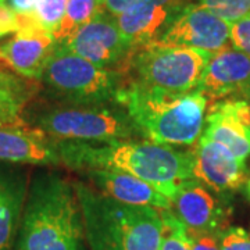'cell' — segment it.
<instances>
[{"label":"cell","mask_w":250,"mask_h":250,"mask_svg":"<svg viewBox=\"0 0 250 250\" xmlns=\"http://www.w3.org/2000/svg\"><path fill=\"white\" fill-rule=\"evenodd\" d=\"M39 83L0 70V128L27 125L24 113L34 100Z\"/></svg>","instance_id":"d6986e66"},{"label":"cell","mask_w":250,"mask_h":250,"mask_svg":"<svg viewBox=\"0 0 250 250\" xmlns=\"http://www.w3.org/2000/svg\"><path fill=\"white\" fill-rule=\"evenodd\" d=\"M211 56L193 47L152 42L135 49L123 75L142 86L187 93L199 88Z\"/></svg>","instance_id":"52a82bcc"},{"label":"cell","mask_w":250,"mask_h":250,"mask_svg":"<svg viewBox=\"0 0 250 250\" xmlns=\"http://www.w3.org/2000/svg\"><path fill=\"white\" fill-rule=\"evenodd\" d=\"M246 192H248V196L250 197V181L248 182V187H246Z\"/></svg>","instance_id":"f546056e"},{"label":"cell","mask_w":250,"mask_h":250,"mask_svg":"<svg viewBox=\"0 0 250 250\" xmlns=\"http://www.w3.org/2000/svg\"><path fill=\"white\" fill-rule=\"evenodd\" d=\"M163 232L159 250H190L188 228L172 213V210H160Z\"/></svg>","instance_id":"44dd1931"},{"label":"cell","mask_w":250,"mask_h":250,"mask_svg":"<svg viewBox=\"0 0 250 250\" xmlns=\"http://www.w3.org/2000/svg\"><path fill=\"white\" fill-rule=\"evenodd\" d=\"M31 110H34L31 114L24 113L27 125L56 139L108 143L142 136L126 110L118 103L74 106L52 102Z\"/></svg>","instance_id":"5b68a950"},{"label":"cell","mask_w":250,"mask_h":250,"mask_svg":"<svg viewBox=\"0 0 250 250\" xmlns=\"http://www.w3.org/2000/svg\"><path fill=\"white\" fill-rule=\"evenodd\" d=\"M4 3L17 14L35 13L36 0H4Z\"/></svg>","instance_id":"f1b7e54d"},{"label":"cell","mask_w":250,"mask_h":250,"mask_svg":"<svg viewBox=\"0 0 250 250\" xmlns=\"http://www.w3.org/2000/svg\"><path fill=\"white\" fill-rule=\"evenodd\" d=\"M116 102L147 141L167 146H193L205 128L207 98L199 89L175 93L125 80Z\"/></svg>","instance_id":"3957f363"},{"label":"cell","mask_w":250,"mask_h":250,"mask_svg":"<svg viewBox=\"0 0 250 250\" xmlns=\"http://www.w3.org/2000/svg\"><path fill=\"white\" fill-rule=\"evenodd\" d=\"M103 9L100 0H68L62 24L54 32V39L59 43L67 42L81 27L88 24Z\"/></svg>","instance_id":"ffe728a7"},{"label":"cell","mask_w":250,"mask_h":250,"mask_svg":"<svg viewBox=\"0 0 250 250\" xmlns=\"http://www.w3.org/2000/svg\"><path fill=\"white\" fill-rule=\"evenodd\" d=\"M1 1H4V0H0V3H1Z\"/></svg>","instance_id":"1f68e13d"},{"label":"cell","mask_w":250,"mask_h":250,"mask_svg":"<svg viewBox=\"0 0 250 250\" xmlns=\"http://www.w3.org/2000/svg\"><path fill=\"white\" fill-rule=\"evenodd\" d=\"M221 250H250V232L242 228H227L220 233Z\"/></svg>","instance_id":"cb8c5ba5"},{"label":"cell","mask_w":250,"mask_h":250,"mask_svg":"<svg viewBox=\"0 0 250 250\" xmlns=\"http://www.w3.org/2000/svg\"><path fill=\"white\" fill-rule=\"evenodd\" d=\"M85 175L90 181V187L120 203L145 206L159 210L172 208L171 199L131 174L110 168H96L85 171Z\"/></svg>","instance_id":"2e32d148"},{"label":"cell","mask_w":250,"mask_h":250,"mask_svg":"<svg viewBox=\"0 0 250 250\" xmlns=\"http://www.w3.org/2000/svg\"><path fill=\"white\" fill-rule=\"evenodd\" d=\"M156 42L214 54L231 46V24L197 3H188Z\"/></svg>","instance_id":"9c48e42d"},{"label":"cell","mask_w":250,"mask_h":250,"mask_svg":"<svg viewBox=\"0 0 250 250\" xmlns=\"http://www.w3.org/2000/svg\"><path fill=\"white\" fill-rule=\"evenodd\" d=\"M181 10L161 0H139L116 20L123 35L136 49L156 42Z\"/></svg>","instance_id":"e0dca14e"},{"label":"cell","mask_w":250,"mask_h":250,"mask_svg":"<svg viewBox=\"0 0 250 250\" xmlns=\"http://www.w3.org/2000/svg\"><path fill=\"white\" fill-rule=\"evenodd\" d=\"M0 161L62 166L57 141L29 125L0 128Z\"/></svg>","instance_id":"9a60e30c"},{"label":"cell","mask_w":250,"mask_h":250,"mask_svg":"<svg viewBox=\"0 0 250 250\" xmlns=\"http://www.w3.org/2000/svg\"><path fill=\"white\" fill-rule=\"evenodd\" d=\"M197 4L229 24L250 16V0H197Z\"/></svg>","instance_id":"7402d4cb"},{"label":"cell","mask_w":250,"mask_h":250,"mask_svg":"<svg viewBox=\"0 0 250 250\" xmlns=\"http://www.w3.org/2000/svg\"><path fill=\"white\" fill-rule=\"evenodd\" d=\"M100 1H102V3H104V0H100Z\"/></svg>","instance_id":"4dcf8cb0"},{"label":"cell","mask_w":250,"mask_h":250,"mask_svg":"<svg viewBox=\"0 0 250 250\" xmlns=\"http://www.w3.org/2000/svg\"><path fill=\"white\" fill-rule=\"evenodd\" d=\"M17 32V13L13 11L9 6L0 3V35H9Z\"/></svg>","instance_id":"4316f807"},{"label":"cell","mask_w":250,"mask_h":250,"mask_svg":"<svg viewBox=\"0 0 250 250\" xmlns=\"http://www.w3.org/2000/svg\"><path fill=\"white\" fill-rule=\"evenodd\" d=\"M203 136L223 145L233 156L246 163L250 156V102L224 99L206 113Z\"/></svg>","instance_id":"7c38bea8"},{"label":"cell","mask_w":250,"mask_h":250,"mask_svg":"<svg viewBox=\"0 0 250 250\" xmlns=\"http://www.w3.org/2000/svg\"><path fill=\"white\" fill-rule=\"evenodd\" d=\"M139 0H104L103 7L113 17H118L128 9H131Z\"/></svg>","instance_id":"83f0119b"},{"label":"cell","mask_w":250,"mask_h":250,"mask_svg":"<svg viewBox=\"0 0 250 250\" xmlns=\"http://www.w3.org/2000/svg\"><path fill=\"white\" fill-rule=\"evenodd\" d=\"M50 100L74 106H103L117 103L124 75L102 68L59 43L46 62L41 78Z\"/></svg>","instance_id":"8992f818"},{"label":"cell","mask_w":250,"mask_h":250,"mask_svg":"<svg viewBox=\"0 0 250 250\" xmlns=\"http://www.w3.org/2000/svg\"><path fill=\"white\" fill-rule=\"evenodd\" d=\"M231 43L250 57V16L231 24Z\"/></svg>","instance_id":"d4e9b609"},{"label":"cell","mask_w":250,"mask_h":250,"mask_svg":"<svg viewBox=\"0 0 250 250\" xmlns=\"http://www.w3.org/2000/svg\"><path fill=\"white\" fill-rule=\"evenodd\" d=\"M14 250H89L74 182L54 171L36 174L28 190Z\"/></svg>","instance_id":"7a4b0ae2"},{"label":"cell","mask_w":250,"mask_h":250,"mask_svg":"<svg viewBox=\"0 0 250 250\" xmlns=\"http://www.w3.org/2000/svg\"><path fill=\"white\" fill-rule=\"evenodd\" d=\"M56 141L64 167L82 171L96 168L123 171L147 182L171 200L184 182L195 179L192 150H177L174 146L159 145L147 139L108 143Z\"/></svg>","instance_id":"6da1fadb"},{"label":"cell","mask_w":250,"mask_h":250,"mask_svg":"<svg viewBox=\"0 0 250 250\" xmlns=\"http://www.w3.org/2000/svg\"><path fill=\"white\" fill-rule=\"evenodd\" d=\"M56 46L57 41L47 31L17 32L0 43V64L25 80L41 82L46 62Z\"/></svg>","instance_id":"5bb4252c"},{"label":"cell","mask_w":250,"mask_h":250,"mask_svg":"<svg viewBox=\"0 0 250 250\" xmlns=\"http://www.w3.org/2000/svg\"><path fill=\"white\" fill-rule=\"evenodd\" d=\"M197 89L207 100H250V57L233 46L214 53Z\"/></svg>","instance_id":"8fae6325"},{"label":"cell","mask_w":250,"mask_h":250,"mask_svg":"<svg viewBox=\"0 0 250 250\" xmlns=\"http://www.w3.org/2000/svg\"><path fill=\"white\" fill-rule=\"evenodd\" d=\"M89 250H159V208L120 203L83 182H74Z\"/></svg>","instance_id":"277c9868"},{"label":"cell","mask_w":250,"mask_h":250,"mask_svg":"<svg viewBox=\"0 0 250 250\" xmlns=\"http://www.w3.org/2000/svg\"><path fill=\"white\" fill-rule=\"evenodd\" d=\"M188 238L190 243V250H221L220 233L195 232L188 229Z\"/></svg>","instance_id":"484cf974"},{"label":"cell","mask_w":250,"mask_h":250,"mask_svg":"<svg viewBox=\"0 0 250 250\" xmlns=\"http://www.w3.org/2000/svg\"><path fill=\"white\" fill-rule=\"evenodd\" d=\"M27 195V177L0 164V250L14 249Z\"/></svg>","instance_id":"ac0fdd59"},{"label":"cell","mask_w":250,"mask_h":250,"mask_svg":"<svg viewBox=\"0 0 250 250\" xmlns=\"http://www.w3.org/2000/svg\"><path fill=\"white\" fill-rule=\"evenodd\" d=\"M68 0H36L35 14L42 27L54 35L65 14Z\"/></svg>","instance_id":"603a6c76"},{"label":"cell","mask_w":250,"mask_h":250,"mask_svg":"<svg viewBox=\"0 0 250 250\" xmlns=\"http://www.w3.org/2000/svg\"><path fill=\"white\" fill-rule=\"evenodd\" d=\"M197 179L184 182L172 197V213L189 231L221 233L228 227L229 208Z\"/></svg>","instance_id":"30bf717a"},{"label":"cell","mask_w":250,"mask_h":250,"mask_svg":"<svg viewBox=\"0 0 250 250\" xmlns=\"http://www.w3.org/2000/svg\"><path fill=\"white\" fill-rule=\"evenodd\" d=\"M192 153L195 179L217 193L233 192L246 182V163L238 160L223 145L202 135Z\"/></svg>","instance_id":"4fadbf2b"},{"label":"cell","mask_w":250,"mask_h":250,"mask_svg":"<svg viewBox=\"0 0 250 250\" xmlns=\"http://www.w3.org/2000/svg\"><path fill=\"white\" fill-rule=\"evenodd\" d=\"M0 38H1V35H0Z\"/></svg>","instance_id":"d6a6232c"},{"label":"cell","mask_w":250,"mask_h":250,"mask_svg":"<svg viewBox=\"0 0 250 250\" xmlns=\"http://www.w3.org/2000/svg\"><path fill=\"white\" fill-rule=\"evenodd\" d=\"M64 45L82 59L121 74L135 50L120 31L116 17L104 9L81 27Z\"/></svg>","instance_id":"ba28073f"}]
</instances>
